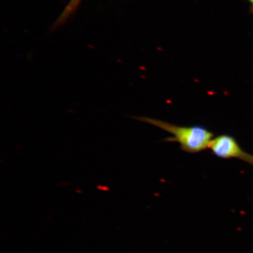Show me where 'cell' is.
I'll return each instance as SVG.
<instances>
[{
	"label": "cell",
	"mask_w": 253,
	"mask_h": 253,
	"mask_svg": "<svg viewBox=\"0 0 253 253\" xmlns=\"http://www.w3.org/2000/svg\"><path fill=\"white\" fill-rule=\"evenodd\" d=\"M209 149L216 157L222 159L237 158L253 166V155L244 151L235 138L229 134L214 137Z\"/></svg>",
	"instance_id": "obj_2"
},
{
	"label": "cell",
	"mask_w": 253,
	"mask_h": 253,
	"mask_svg": "<svg viewBox=\"0 0 253 253\" xmlns=\"http://www.w3.org/2000/svg\"><path fill=\"white\" fill-rule=\"evenodd\" d=\"M80 0H72L71 2L70 3L69 5H68L67 9L65 11L64 14L63 15V17H65V16H67L68 14H69L71 11H72L74 8L76 7V6L79 3Z\"/></svg>",
	"instance_id": "obj_3"
},
{
	"label": "cell",
	"mask_w": 253,
	"mask_h": 253,
	"mask_svg": "<svg viewBox=\"0 0 253 253\" xmlns=\"http://www.w3.org/2000/svg\"><path fill=\"white\" fill-rule=\"evenodd\" d=\"M250 2L251 3V4H252L253 6V0H249Z\"/></svg>",
	"instance_id": "obj_4"
},
{
	"label": "cell",
	"mask_w": 253,
	"mask_h": 253,
	"mask_svg": "<svg viewBox=\"0 0 253 253\" xmlns=\"http://www.w3.org/2000/svg\"><path fill=\"white\" fill-rule=\"evenodd\" d=\"M134 118L168 131L172 136L167 138L165 141L177 142L180 145L181 150L189 154H198L208 149L214 138L212 131L201 126H178L154 118Z\"/></svg>",
	"instance_id": "obj_1"
}]
</instances>
